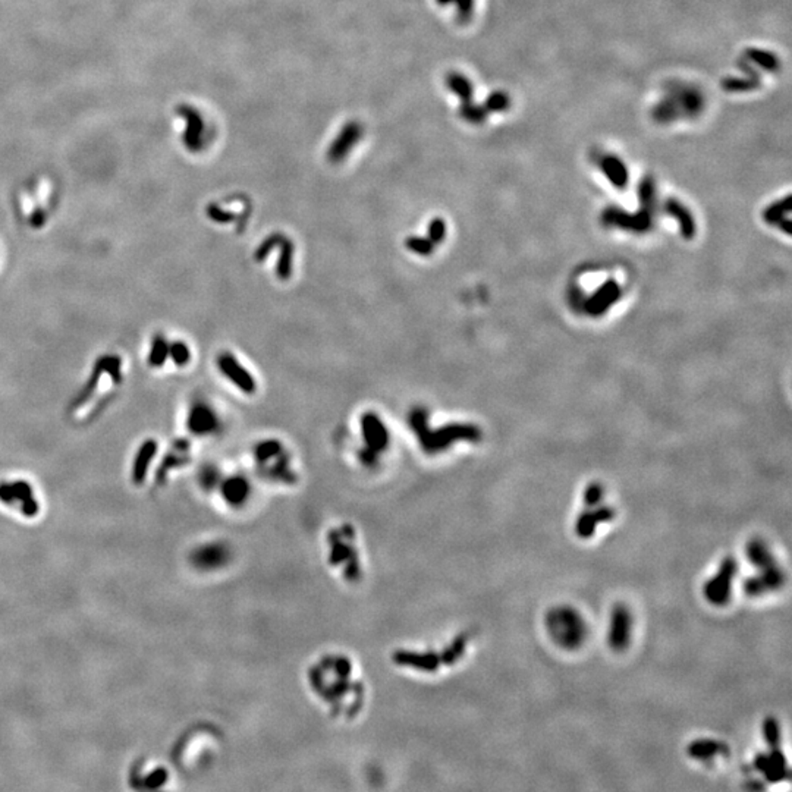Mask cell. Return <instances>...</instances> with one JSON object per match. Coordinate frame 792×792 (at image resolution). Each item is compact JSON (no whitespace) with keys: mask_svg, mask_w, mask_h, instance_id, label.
<instances>
[{"mask_svg":"<svg viewBox=\"0 0 792 792\" xmlns=\"http://www.w3.org/2000/svg\"><path fill=\"white\" fill-rule=\"evenodd\" d=\"M409 426H411L420 445L427 454H438L457 441L479 442L482 439V431L479 427L473 425H462V422L446 425L431 431L429 426L427 411L421 406L413 409V413L409 414Z\"/></svg>","mask_w":792,"mask_h":792,"instance_id":"cell-1","label":"cell"},{"mask_svg":"<svg viewBox=\"0 0 792 792\" xmlns=\"http://www.w3.org/2000/svg\"><path fill=\"white\" fill-rule=\"evenodd\" d=\"M549 634L564 649H577L587 635V625L580 613L572 608H555L546 619Z\"/></svg>","mask_w":792,"mask_h":792,"instance_id":"cell-2","label":"cell"},{"mask_svg":"<svg viewBox=\"0 0 792 792\" xmlns=\"http://www.w3.org/2000/svg\"><path fill=\"white\" fill-rule=\"evenodd\" d=\"M175 115L184 122V128L181 131V143L184 148L194 155L204 152L212 138V131L200 109L193 104L182 103L175 109Z\"/></svg>","mask_w":792,"mask_h":792,"instance_id":"cell-3","label":"cell"},{"mask_svg":"<svg viewBox=\"0 0 792 792\" xmlns=\"http://www.w3.org/2000/svg\"><path fill=\"white\" fill-rule=\"evenodd\" d=\"M361 430L363 438L365 441V449L361 450L360 458L365 466H373L377 461L380 452L388 448L389 445V431L385 426L383 420H381L376 413L368 411L364 413L361 417Z\"/></svg>","mask_w":792,"mask_h":792,"instance_id":"cell-4","label":"cell"},{"mask_svg":"<svg viewBox=\"0 0 792 792\" xmlns=\"http://www.w3.org/2000/svg\"><path fill=\"white\" fill-rule=\"evenodd\" d=\"M736 569H738V564L732 556L723 559L719 571L704 584L703 593L708 603L713 606H725L729 602Z\"/></svg>","mask_w":792,"mask_h":792,"instance_id":"cell-5","label":"cell"},{"mask_svg":"<svg viewBox=\"0 0 792 792\" xmlns=\"http://www.w3.org/2000/svg\"><path fill=\"white\" fill-rule=\"evenodd\" d=\"M654 221V209L641 207L635 213H628L619 207L610 206L603 210L602 222L608 226H617L625 230H633L637 234H644L650 230Z\"/></svg>","mask_w":792,"mask_h":792,"instance_id":"cell-6","label":"cell"},{"mask_svg":"<svg viewBox=\"0 0 792 792\" xmlns=\"http://www.w3.org/2000/svg\"><path fill=\"white\" fill-rule=\"evenodd\" d=\"M666 95L675 104L681 119L697 118L704 109V95L694 86L675 83L666 88Z\"/></svg>","mask_w":792,"mask_h":792,"instance_id":"cell-7","label":"cell"},{"mask_svg":"<svg viewBox=\"0 0 792 792\" xmlns=\"http://www.w3.org/2000/svg\"><path fill=\"white\" fill-rule=\"evenodd\" d=\"M364 136V128L357 120H349L344 127L340 128L338 135L327 148V159L333 165L342 163L349 155L355 145L360 144Z\"/></svg>","mask_w":792,"mask_h":792,"instance_id":"cell-8","label":"cell"},{"mask_svg":"<svg viewBox=\"0 0 792 792\" xmlns=\"http://www.w3.org/2000/svg\"><path fill=\"white\" fill-rule=\"evenodd\" d=\"M631 628H633V617L630 609L622 603L615 605L610 615V626L608 637L609 646L615 651L625 650L628 644H630Z\"/></svg>","mask_w":792,"mask_h":792,"instance_id":"cell-9","label":"cell"},{"mask_svg":"<svg viewBox=\"0 0 792 792\" xmlns=\"http://www.w3.org/2000/svg\"><path fill=\"white\" fill-rule=\"evenodd\" d=\"M217 365H219L221 373L239 390L245 392L247 395L255 392L257 389L255 379L247 372V368L237 360L234 354L222 352L219 357H217Z\"/></svg>","mask_w":792,"mask_h":792,"instance_id":"cell-10","label":"cell"},{"mask_svg":"<svg viewBox=\"0 0 792 792\" xmlns=\"http://www.w3.org/2000/svg\"><path fill=\"white\" fill-rule=\"evenodd\" d=\"M754 769L760 772L769 784L782 782L789 776L786 759L777 747L770 748V753H759L754 759Z\"/></svg>","mask_w":792,"mask_h":792,"instance_id":"cell-11","label":"cell"},{"mask_svg":"<svg viewBox=\"0 0 792 792\" xmlns=\"http://www.w3.org/2000/svg\"><path fill=\"white\" fill-rule=\"evenodd\" d=\"M784 581H785L784 571L777 565H773L770 568L761 569L759 576L747 578L744 581V592L750 597H757L766 592L777 590L779 587L784 585Z\"/></svg>","mask_w":792,"mask_h":792,"instance_id":"cell-12","label":"cell"},{"mask_svg":"<svg viewBox=\"0 0 792 792\" xmlns=\"http://www.w3.org/2000/svg\"><path fill=\"white\" fill-rule=\"evenodd\" d=\"M622 295V290L621 286L618 285V282H615L613 279L606 280L605 283H602L597 288V291L587 299L584 303V310L590 314V316H602L603 312H606L608 308H610L613 304H615L618 299Z\"/></svg>","mask_w":792,"mask_h":792,"instance_id":"cell-13","label":"cell"},{"mask_svg":"<svg viewBox=\"0 0 792 792\" xmlns=\"http://www.w3.org/2000/svg\"><path fill=\"white\" fill-rule=\"evenodd\" d=\"M217 427H219V420H217L213 408L203 402H197L191 406L188 413V429L191 433L204 436L216 431Z\"/></svg>","mask_w":792,"mask_h":792,"instance_id":"cell-14","label":"cell"},{"mask_svg":"<svg viewBox=\"0 0 792 792\" xmlns=\"http://www.w3.org/2000/svg\"><path fill=\"white\" fill-rule=\"evenodd\" d=\"M599 166L606 175L609 182L615 188L624 189L628 185V181H630V172H628V168L625 166V163L621 160V157L615 155H605L602 159H600Z\"/></svg>","mask_w":792,"mask_h":792,"instance_id":"cell-15","label":"cell"},{"mask_svg":"<svg viewBox=\"0 0 792 792\" xmlns=\"http://www.w3.org/2000/svg\"><path fill=\"white\" fill-rule=\"evenodd\" d=\"M157 452V442L155 439H147L136 452V457L132 464V483L140 486L144 483L150 464H152L155 455Z\"/></svg>","mask_w":792,"mask_h":792,"instance_id":"cell-16","label":"cell"},{"mask_svg":"<svg viewBox=\"0 0 792 792\" xmlns=\"http://www.w3.org/2000/svg\"><path fill=\"white\" fill-rule=\"evenodd\" d=\"M665 212L678 221L682 237L691 239L695 235V222L692 219V214L679 200L667 198L665 201Z\"/></svg>","mask_w":792,"mask_h":792,"instance_id":"cell-17","label":"cell"},{"mask_svg":"<svg viewBox=\"0 0 792 792\" xmlns=\"http://www.w3.org/2000/svg\"><path fill=\"white\" fill-rule=\"evenodd\" d=\"M193 562L197 568H216L226 562V549L219 544H209L198 549L193 555Z\"/></svg>","mask_w":792,"mask_h":792,"instance_id":"cell-18","label":"cell"},{"mask_svg":"<svg viewBox=\"0 0 792 792\" xmlns=\"http://www.w3.org/2000/svg\"><path fill=\"white\" fill-rule=\"evenodd\" d=\"M445 84L450 93H454L459 99L461 103L473 102L474 97V87L471 81L461 72L452 71L448 72L445 78Z\"/></svg>","mask_w":792,"mask_h":792,"instance_id":"cell-19","label":"cell"},{"mask_svg":"<svg viewBox=\"0 0 792 792\" xmlns=\"http://www.w3.org/2000/svg\"><path fill=\"white\" fill-rule=\"evenodd\" d=\"M747 555L750 562L760 571L776 565L772 552L769 551L766 543L760 539H753L747 544Z\"/></svg>","mask_w":792,"mask_h":792,"instance_id":"cell-20","label":"cell"},{"mask_svg":"<svg viewBox=\"0 0 792 792\" xmlns=\"http://www.w3.org/2000/svg\"><path fill=\"white\" fill-rule=\"evenodd\" d=\"M222 493L232 505H241L248 498L250 484L244 477H230L222 484Z\"/></svg>","mask_w":792,"mask_h":792,"instance_id":"cell-21","label":"cell"},{"mask_svg":"<svg viewBox=\"0 0 792 792\" xmlns=\"http://www.w3.org/2000/svg\"><path fill=\"white\" fill-rule=\"evenodd\" d=\"M725 744H722L716 740H708V738H703V740H695L688 745V754L690 757L695 759V760H710L713 759L715 756L720 754L723 750H725Z\"/></svg>","mask_w":792,"mask_h":792,"instance_id":"cell-22","label":"cell"},{"mask_svg":"<svg viewBox=\"0 0 792 792\" xmlns=\"http://www.w3.org/2000/svg\"><path fill=\"white\" fill-rule=\"evenodd\" d=\"M744 58L750 62L753 63L754 66H759L760 70L763 71H768V72H776L779 70V59L775 53L768 52V50H763V49H756V47H750L744 52Z\"/></svg>","mask_w":792,"mask_h":792,"instance_id":"cell-23","label":"cell"},{"mask_svg":"<svg viewBox=\"0 0 792 792\" xmlns=\"http://www.w3.org/2000/svg\"><path fill=\"white\" fill-rule=\"evenodd\" d=\"M169 358V342L168 339L163 336V335H157L153 342H152V348H150L148 352V365L153 367V368H159L165 365V363Z\"/></svg>","mask_w":792,"mask_h":792,"instance_id":"cell-24","label":"cell"},{"mask_svg":"<svg viewBox=\"0 0 792 792\" xmlns=\"http://www.w3.org/2000/svg\"><path fill=\"white\" fill-rule=\"evenodd\" d=\"M651 118L656 122H659V124H665V125L671 124V122H674V120L681 119L675 104L672 103L671 99L667 97V95H665V97L660 99L659 103L651 109Z\"/></svg>","mask_w":792,"mask_h":792,"instance_id":"cell-25","label":"cell"},{"mask_svg":"<svg viewBox=\"0 0 792 792\" xmlns=\"http://www.w3.org/2000/svg\"><path fill=\"white\" fill-rule=\"evenodd\" d=\"M597 524H599V520H597V516L592 508L581 512L577 518V523H576L577 536L583 540L592 539L596 532Z\"/></svg>","mask_w":792,"mask_h":792,"instance_id":"cell-26","label":"cell"},{"mask_svg":"<svg viewBox=\"0 0 792 792\" xmlns=\"http://www.w3.org/2000/svg\"><path fill=\"white\" fill-rule=\"evenodd\" d=\"M761 84V79H754V78H750V77H744V78H735V77H728L725 79H722V88L728 91V93H747V91H754L760 87Z\"/></svg>","mask_w":792,"mask_h":792,"instance_id":"cell-27","label":"cell"},{"mask_svg":"<svg viewBox=\"0 0 792 792\" xmlns=\"http://www.w3.org/2000/svg\"><path fill=\"white\" fill-rule=\"evenodd\" d=\"M791 200H792V197L786 196L784 200L776 201L772 204V206H769L766 210L763 212L764 222L770 223V225H777L781 221H784L785 216L788 213H791V210H792Z\"/></svg>","mask_w":792,"mask_h":792,"instance_id":"cell-28","label":"cell"},{"mask_svg":"<svg viewBox=\"0 0 792 792\" xmlns=\"http://www.w3.org/2000/svg\"><path fill=\"white\" fill-rule=\"evenodd\" d=\"M458 112H459L461 119L468 122V124H471V125H483L484 122L487 120V116H489V112L486 111L484 106L475 104L473 102L461 103Z\"/></svg>","mask_w":792,"mask_h":792,"instance_id":"cell-29","label":"cell"},{"mask_svg":"<svg viewBox=\"0 0 792 792\" xmlns=\"http://www.w3.org/2000/svg\"><path fill=\"white\" fill-rule=\"evenodd\" d=\"M282 253L279 257V262H278V269L276 273L280 279H290L291 276V271H292V258H294V245L292 242L285 238L282 242Z\"/></svg>","mask_w":792,"mask_h":792,"instance_id":"cell-30","label":"cell"},{"mask_svg":"<svg viewBox=\"0 0 792 792\" xmlns=\"http://www.w3.org/2000/svg\"><path fill=\"white\" fill-rule=\"evenodd\" d=\"M637 193L641 206L649 209L656 207L654 206V203H656V184H654V180L651 176H644L643 180L640 181Z\"/></svg>","mask_w":792,"mask_h":792,"instance_id":"cell-31","label":"cell"},{"mask_svg":"<svg viewBox=\"0 0 792 792\" xmlns=\"http://www.w3.org/2000/svg\"><path fill=\"white\" fill-rule=\"evenodd\" d=\"M483 106L489 113L505 112V111H508L509 106H511V99L507 93L493 91L487 95Z\"/></svg>","mask_w":792,"mask_h":792,"instance_id":"cell-32","label":"cell"},{"mask_svg":"<svg viewBox=\"0 0 792 792\" xmlns=\"http://www.w3.org/2000/svg\"><path fill=\"white\" fill-rule=\"evenodd\" d=\"M763 738L766 744L773 748L777 747L781 743V728L779 722L775 716H768L763 720Z\"/></svg>","mask_w":792,"mask_h":792,"instance_id":"cell-33","label":"cell"},{"mask_svg":"<svg viewBox=\"0 0 792 792\" xmlns=\"http://www.w3.org/2000/svg\"><path fill=\"white\" fill-rule=\"evenodd\" d=\"M169 358L177 367H185L191 361V349L184 340L169 342Z\"/></svg>","mask_w":792,"mask_h":792,"instance_id":"cell-34","label":"cell"},{"mask_svg":"<svg viewBox=\"0 0 792 792\" xmlns=\"http://www.w3.org/2000/svg\"><path fill=\"white\" fill-rule=\"evenodd\" d=\"M438 5L446 6L450 3L457 5V17L461 24H467L474 13V2L475 0H436Z\"/></svg>","mask_w":792,"mask_h":792,"instance_id":"cell-35","label":"cell"},{"mask_svg":"<svg viewBox=\"0 0 792 792\" xmlns=\"http://www.w3.org/2000/svg\"><path fill=\"white\" fill-rule=\"evenodd\" d=\"M282 454V445L278 441H266L255 448V457L260 462H267L271 458H278Z\"/></svg>","mask_w":792,"mask_h":792,"instance_id":"cell-36","label":"cell"},{"mask_svg":"<svg viewBox=\"0 0 792 792\" xmlns=\"http://www.w3.org/2000/svg\"><path fill=\"white\" fill-rule=\"evenodd\" d=\"M405 245L409 251H413L414 254L421 255V257L431 255L433 250H434V244L429 238H421V237L406 238Z\"/></svg>","mask_w":792,"mask_h":792,"instance_id":"cell-37","label":"cell"},{"mask_svg":"<svg viewBox=\"0 0 792 792\" xmlns=\"http://www.w3.org/2000/svg\"><path fill=\"white\" fill-rule=\"evenodd\" d=\"M446 237V223L441 217H436L427 228V238L436 245V244H442L443 239Z\"/></svg>","mask_w":792,"mask_h":792,"instance_id":"cell-38","label":"cell"},{"mask_svg":"<svg viewBox=\"0 0 792 792\" xmlns=\"http://www.w3.org/2000/svg\"><path fill=\"white\" fill-rule=\"evenodd\" d=\"M603 498V487L600 483H590L585 489L584 503L587 508H594Z\"/></svg>","mask_w":792,"mask_h":792,"instance_id":"cell-39","label":"cell"},{"mask_svg":"<svg viewBox=\"0 0 792 792\" xmlns=\"http://www.w3.org/2000/svg\"><path fill=\"white\" fill-rule=\"evenodd\" d=\"M12 491H13V496H15L17 502H22L29 498H33V487L31 484H29L24 480H18V482H13L10 483Z\"/></svg>","mask_w":792,"mask_h":792,"instance_id":"cell-40","label":"cell"},{"mask_svg":"<svg viewBox=\"0 0 792 792\" xmlns=\"http://www.w3.org/2000/svg\"><path fill=\"white\" fill-rule=\"evenodd\" d=\"M166 779H168L166 770L165 769H157L148 777H145V786L150 789H156V788H159L165 784Z\"/></svg>","mask_w":792,"mask_h":792,"instance_id":"cell-41","label":"cell"},{"mask_svg":"<svg viewBox=\"0 0 792 792\" xmlns=\"http://www.w3.org/2000/svg\"><path fill=\"white\" fill-rule=\"evenodd\" d=\"M21 511L25 516H35L38 514V503L34 496L21 502Z\"/></svg>","mask_w":792,"mask_h":792,"instance_id":"cell-42","label":"cell"},{"mask_svg":"<svg viewBox=\"0 0 792 792\" xmlns=\"http://www.w3.org/2000/svg\"><path fill=\"white\" fill-rule=\"evenodd\" d=\"M0 500L8 503V505H13L17 503L15 496H13V491L10 487V483H0Z\"/></svg>","mask_w":792,"mask_h":792,"instance_id":"cell-43","label":"cell"},{"mask_svg":"<svg viewBox=\"0 0 792 792\" xmlns=\"http://www.w3.org/2000/svg\"><path fill=\"white\" fill-rule=\"evenodd\" d=\"M738 68L740 70L750 78H754V79H760V72L756 70V68L751 65L745 58L738 61Z\"/></svg>","mask_w":792,"mask_h":792,"instance_id":"cell-44","label":"cell"}]
</instances>
